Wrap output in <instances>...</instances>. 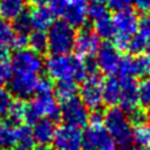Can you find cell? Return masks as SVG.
I'll use <instances>...</instances> for the list:
<instances>
[{
    "mask_svg": "<svg viewBox=\"0 0 150 150\" xmlns=\"http://www.w3.org/2000/svg\"><path fill=\"white\" fill-rule=\"evenodd\" d=\"M94 32L100 39L103 40H109L114 36V25L109 15L94 21Z\"/></svg>",
    "mask_w": 150,
    "mask_h": 150,
    "instance_id": "d4e9b609",
    "label": "cell"
},
{
    "mask_svg": "<svg viewBox=\"0 0 150 150\" xmlns=\"http://www.w3.org/2000/svg\"><path fill=\"white\" fill-rule=\"evenodd\" d=\"M129 150H143V149H141V148H132V149H129Z\"/></svg>",
    "mask_w": 150,
    "mask_h": 150,
    "instance_id": "b9f144b4",
    "label": "cell"
},
{
    "mask_svg": "<svg viewBox=\"0 0 150 150\" xmlns=\"http://www.w3.org/2000/svg\"><path fill=\"white\" fill-rule=\"evenodd\" d=\"M132 142H135L138 146H150V123L143 122L136 124L132 129Z\"/></svg>",
    "mask_w": 150,
    "mask_h": 150,
    "instance_id": "cb8c5ba5",
    "label": "cell"
},
{
    "mask_svg": "<svg viewBox=\"0 0 150 150\" xmlns=\"http://www.w3.org/2000/svg\"><path fill=\"white\" fill-rule=\"evenodd\" d=\"M150 74V54H138L132 59V76L144 77Z\"/></svg>",
    "mask_w": 150,
    "mask_h": 150,
    "instance_id": "484cf974",
    "label": "cell"
},
{
    "mask_svg": "<svg viewBox=\"0 0 150 150\" xmlns=\"http://www.w3.org/2000/svg\"><path fill=\"white\" fill-rule=\"evenodd\" d=\"M87 15L93 21L100 20L104 16H108V9L103 4H97V2H91L87 7Z\"/></svg>",
    "mask_w": 150,
    "mask_h": 150,
    "instance_id": "1f68e13d",
    "label": "cell"
},
{
    "mask_svg": "<svg viewBox=\"0 0 150 150\" xmlns=\"http://www.w3.org/2000/svg\"><path fill=\"white\" fill-rule=\"evenodd\" d=\"M34 150H54L49 144H38Z\"/></svg>",
    "mask_w": 150,
    "mask_h": 150,
    "instance_id": "f35d334b",
    "label": "cell"
},
{
    "mask_svg": "<svg viewBox=\"0 0 150 150\" xmlns=\"http://www.w3.org/2000/svg\"><path fill=\"white\" fill-rule=\"evenodd\" d=\"M28 15H29L32 28H34L35 30L46 32L54 23L55 14L50 9V7H47L45 5L36 6L35 8H33L30 11V13Z\"/></svg>",
    "mask_w": 150,
    "mask_h": 150,
    "instance_id": "2e32d148",
    "label": "cell"
},
{
    "mask_svg": "<svg viewBox=\"0 0 150 150\" xmlns=\"http://www.w3.org/2000/svg\"><path fill=\"white\" fill-rule=\"evenodd\" d=\"M11 66L14 75L39 77L45 68L41 54L32 50L30 48L16 49L11 59Z\"/></svg>",
    "mask_w": 150,
    "mask_h": 150,
    "instance_id": "52a82bcc",
    "label": "cell"
},
{
    "mask_svg": "<svg viewBox=\"0 0 150 150\" xmlns=\"http://www.w3.org/2000/svg\"><path fill=\"white\" fill-rule=\"evenodd\" d=\"M137 95L139 104L150 108V77H144L137 84Z\"/></svg>",
    "mask_w": 150,
    "mask_h": 150,
    "instance_id": "f1b7e54d",
    "label": "cell"
},
{
    "mask_svg": "<svg viewBox=\"0 0 150 150\" xmlns=\"http://www.w3.org/2000/svg\"><path fill=\"white\" fill-rule=\"evenodd\" d=\"M13 29H14V32L18 33V34H26V35H28V33H29L30 29H32L29 15H28L27 13H22L20 16H18V18L14 20Z\"/></svg>",
    "mask_w": 150,
    "mask_h": 150,
    "instance_id": "f546056e",
    "label": "cell"
},
{
    "mask_svg": "<svg viewBox=\"0 0 150 150\" xmlns=\"http://www.w3.org/2000/svg\"><path fill=\"white\" fill-rule=\"evenodd\" d=\"M14 34L15 32L13 26L8 21L0 19V60L6 59L9 47L12 46Z\"/></svg>",
    "mask_w": 150,
    "mask_h": 150,
    "instance_id": "44dd1931",
    "label": "cell"
},
{
    "mask_svg": "<svg viewBox=\"0 0 150 150\" xmlns=\"http://www.w3.org/2000/svg\"><path fill=\"white\" fill-rule=\"evenodd\" d=\"M122 56L120 50L111 43H103L96 53V67L107 75H115L118 71Z\"/></svg>",
    "mask_w": 150,
    "mask_h": 150,
    "instance_id": "8fae6325",
    "label": "cell"
},
{
    "mask_svg": "<svg viewBox=\"0 0 150 150\" xmlns=\"http://www.w3.org/2000/svg\"><path fill=\"white\" fill-rule=\"evenodd\" d=\"M88 127L83 132L82 150H114V142L103 125L101 115L89 117Z\"/></svg>",
    "mask_w": 150,
    "mask_h": 150,
    "instance_id": "5b68a950",
    "label": "cell"
},
{
    "mask_svg": "<svg viewBox=\"0 0 150 150\" xmlns=\"http://www.w3.org/2000/svg\"><path fill=\"white\" fill-rule=\"evenodd\" d=\"M109 8L114 12H122L130 9V7L134 5V0H108Z\"/></svg>",
    "mask_w": 150,
    "mask_h": 150,
    "instance_id": "e575fe53",
    "label": "cell"
},
{
    "mask_svg": "<svg viewBox=\"0 0 150 150\" xmlns=\"http://www.w3.org/2000/svg\"><path fill=\"white\" fill-rule=\"evenodd\" d=\"M59 115L60 108L57 105L52 82L47 79H39L33 98L26 104L25 120L29 123H35L40 118L47 117L54 120Z\"/></svg>",
    "mask_w": 150,
    "mask_h": 150,
    "instance_id": "7a4b0ae2",
    "label": "cell"
},
{
    "mask_svg": "<svg viewBox=\"0 0 150 150\" xmlns=\"http://www.w3.org/2000/svg\"><path fill=\"white\" fill-rule=\"evenodd\" d=\"M62 16L67 23L73 27H82L87 21V7L84 1L68 0Z\"/></svg>",
    "mask_w": 150,
    "mask_h": 150,
    "instance_id": "9a60e30c",
    "label": "cell"
},
{
    "mask_svg": "<svg viewBox=\"0 0 150 150\" xmlns=\"http://www.w3.org/2000/svg\"><path fill=\"white\" fill-rule=\"evenodd\" d=\"M112 20L114 25V46L120 50L128 49L130 39L137 34L139 28V20L135 12L131 9L117 12Z\"/></svg>",
    "mask_w": 150,
    "mask_h": 150,
    "instance_id": "277c9868",
    "label": "cell"
},
{
    "mask_svg": "<svg viewBox=\"0 0 150 150\" xmlns=\"http://www.w3.org/2000/svg\"><path fill=\"white\" fill-rule=\"evenodd\" d=\"M0 150H8V149H4V148H0Z\"/></svg>",
    "mask_w": 150,
    "mask_h": 150,
    "instance_id": "7bdbcfd3",
    "label": "cell"
},
{
    "mask_svg": "<svg viewBox=\"0 0 150 150\" xmlns=\"http://www.w3.org/2000/svg\"><path fill=\"white\" fill-rule=\"evenodd\" d=\"M35 141L32 129L28 125H19L16 129V138L13 149L14 150H34Z\"/></svg>",
    "mask_w": 150,
    "mask_h": 150,
    "instance_id": "ffe728a7",
    "label": "cell"
},
{
    "mask_svg": "<svg viewBox=\"0 0 150 150\" xmlns=\"http://www.w3.org/2000/svg\"><path fill=\"white\" fill-rule=\"evenodd\" d=\"M28 45V35L26 34H14L13 41H12V47H14L15 49H22L26 48V46Z\"/></svg>",
    "mask_w": 150,
    "mask_h": 150,
    "instance_id": "8d00e7d4",
    "label": "cell"
},
{
    "mask_svg": "<svg viewBox=\"0 0 150 150\" xmlns=\"http://www.w3.org/2000/svg\"><path fill=\"white\" fill-rule=\"evenodd\" d=\"M101 46V40L96 33L89 28H82L74 40V50L81 59H88L94 56Z\"/></svg>",
    "mask_w": 150,
    "mask_h": 150,
    "instance_id": "7c38bea8",
    "label": "cell"
},
{
    "mask_svg": "<svg viewBox=\"0 0 150 150\" xmlns=\"http://www.w3.org/2000/svg\"><path fill=\"white\" fill-rule=\"evenodd\" d=\"M139 34L144 38L148 45V50L150 54V16H145L142 21H139Z\"/></svg>",
    "mask_w": 150,
    "mask_h": 150,
    "instance_id": "d590c367",
    "label": "cell"
},
{
    "mask_svg": "<svg viewBox=\"0 0 150 150\" xmlns=\"http://www.w3.org/2000/svg\"><path fill=\"white\" fill-rule=\"evenodd\" d=\"M12 76H13V69L11 62L7 61L6 59L0 60V83L9 82Z\"/></svg>",
    "mask_w": 150,
    "mask_h": 150,
    "instance_id": "836d02e7",
    "label": "cell"
},
{
    "mask_svg": "<svg viewBox=\"0 0 150 150\" xmlns=\"http://www.w3.org/2000/svg\"><path fill=\"white\" fill-rule=\"evenodd\" d=\"M82 138L80 128L64 123L55 130L52 143L54 150H82Z\"/></svg>",
    "mask_w": 150,
    "mask_h": 150,
    "instance_id": "9c48e42d",
    "label": "cell"
},
{
    "mask_svg": "<svg viewBox=\"0 0 150 150\" xmlns=\"http://www.w3.org/2000/svg\"><path fill=\"white\" fill-rule=\"evenodd\" d=\"M103 81L100 75L93 73L88 75L82 83L80 95L81 101L90 110H98L103 104Z\"/></svg>",
    "mask_w": 150,
    "mask_h": 150,
    "instance_id": "ba28073f",
    "label": "cell"
},
{
    "mask_svg": "<svg viewBox=\"0 0 150 150\" xmlns=\"http://www.w3.org/2000/svg\"><path fill=\"white\" fill-rule=\"evenodd\" d=\"M102 118L114 144L123 149L128 148L132 142V127L128 112L120 107L112 105L105 110Z\"/></svg>",
    "mask_w": 150,
    "mask_h": 150,
    "instance_id": "3957f363",
    "label": "cell"
},
{
    "mask_svg": "<svg viewBox=\"0 0 150 150\" xmlns=\"http://www.w3.org/2000/svg\"><path fill=\"white\" fill-rule=\"evenodd\" d=\"M28 45L30 46V49L41 54L48 49V41H47V34L41 30H34L28 36Z\"/></svg>",
    "mask_w": 150,
    "mask_h": 150,
    "instance_id": "4316f807",
    "label": "cell"
},
{
    "mask_svg": "<svg viewBox=\"0 0 150 150\" xmlns=\"http://www.w3.org/2000/svg\"><path fill=\"white\" fill-rule=\"evenodd\" d=\"M32 129L33 137L35 143L38 144H50L53 142V137L55 134V123L52 118H40L35 123Z\"/></svg>",
    "mask_w": 150,
    "mask_h": 150,
    "instance_id": "e0dca14e",
    "label": "cell"
},
{
    "mask_svg": "<svg viewBox=\"0 0 150 150\" xmlns=\"http://www.w3.org/2000/svg\"><path fill=\"white\" fill-rule=\"evenodd\" d=\"M7 115H8V120L15 124L23 121L26 115V103L20 98L13 101L8 109Z\"/></svg>",
    "mask_w": 150,
    "mask_h": 150,
    "instance_id": "83f0119b",
    "label": "cell"
},
{
    "mask_svg": "<svg viewBox=\"0 0 150 150\" xmlns=\"http://www.w3.org/2000/svg\"><path fill=\"white\" fill-rule=\"evenodd\" d=\"M148 49V45H146V41L144 40V38L138 33V34H135L130 41H129V45H128V50L131 52L132 54H142L144 50Z\"/></svg>",
    "mask_w": 150,
    "mask_h": 150,
    "instance_id": "4dcf8cb0",
    "label": "cell"
},
{
    "mask_svg": "<svg viewBox=\"0 0 150 150\" xmlns=\"http://www.w3.org/2000/svg\"><path fill=\"white\" fill-rule=\"evenodd\" d=\"M39 77L13 75L9 80V93L15 95L18 98H26L34 94Z\"/></svg>",
    "mask_w": 150,
    "mask_h": 150,
    "instance_id": "5bb4252c",
    "label": "cell"
},
{
    "mask_svg": "<svg viewBox=\"0 0 150 150\" xmlns=\"http://www.w3.org/2000/svg\"><path fill=\"white\" fill-rule=\"evenodd\" d=\"M122 89V81L120 76H110L103 83V100L110 107L118 104Z\"/></svg>",
    "mask_w": 150,
    "mask_h": 150,
    "instance_id": "ac0fdd59",
    "label": "cell"
},
{
    "mask_svg": "<svg viewBox=\"0 0 150 150\" xmlns=\"http://www.w3.org/2000/svg\"><path fill=\"white\" fill-rule=\"evenodd\" d=\"M122 81V89L118 104L125 112H132L138 109V95H137V83L132 77L120 76Z\"/></svg>",
    "mask_w": 150,
    "mask_h": 150,
    "instance_id": "4fadbf2b",
    "label": "cell"
},
{
    "mask_svg": "<svg viewBox=\"0 0 150 150\" xmlns=\"http://www.w3.org/2000/svg\"><path fill=\"white\" fill-rule=\"evenodd\" d=\"M26 0H0V16L6 21H14L25 13Z\"/></svg>",
    "mask_w": 150,
    "mask_h": 150,
    "instance_id": "d6986e66",
    "label": "cell"
},
{
    "mask_svg": "<svg viewBox=\"0 0 150 150\" xmlns=\"http://www.w3.org/2000/svg\"><path fill=\"white\" fill-rule=\"evenodd\" d=\"M134 5L139 12H150V0H134Z\"/></svg>",
    "mask_w": 150,
    "mask_h": 150,
    "instance_id": "74e56055",
    "label": "cell"
},
{
    "mask_svg": "<svg viewBox=\"0 0 150 150\" xmlns=\"http://www.w3.org/2000/svg\"><path fill=\"white\" fill-rule=\"evenodd\" d=\"M60 115L66 124L74 125L77 128L86 125L90 117L89 109L77 97H73L66 102H62Z\"/></svg>",
    "mask_w": 150,
    "mask_h": 150,
    "instance_id": "30bf717a",
    "label": "cell"
},
{
    "mask_svg": "<svg viewBox=\"0 0 150 150\" xmlns=\"http://www.w3.org/2000/svg\"><path fill=\"white\" fill-rule=\"evenodd\" d=\"M33 4H35L36 6H41V5H45L46 2H48L49 0H30Z\"/></svg>",
    "mask_w": 150,
    "mask_h": 150,
    "instance_id": "ab89813d",
    "label": "cell"
},
{
    "mask_svg": "<svg viewBox=\"0 0 150 150\" xmlns=\"http://www.w3.org/2000/svg\"><path fill=\"white\" fill-rule=\"evenodd\" d=\"M13 102L12 94L0 87V116H5L8 112V109Z\"/></svg>",
    "mask_w": 150,
    "mask_h": 150,
    "instance_id": "d6a6232c",
    "label": "cell"
},
{
    "mask_svg": "<svg viewBox=\"0 0 150 150\" xmlns=\"http://www.w3.org/2000/svg\"><path fill=\"white\" fill-rule=\"evenodd\" d=\"M93 2H97V4H104V2H108V0H91Z\"/></svg>",
    "mask_w": 150,
    "mask_h": 150,
    "instance_id": "60d3db41",
    "label": "cell"
},
{
    "mask_svg": "<svg viewBox=\"0 0 150 150\" xmlns=\"http://www.w3.org/2000/svg\"><path fill=\"white\" fill-rule=\"evenodd\" d=\"M50 1H52V0H49V2H50Z\"/></svg>",
    "mask_w": 150,
    "mask_h": 150,
    "instance_id": "f6af8a7d",
    "label": "cell"
},
{
    "mask_svg": "<svg viewBox=\"0 0 150 150\" xmlns=\"http://www.w3.org/2000/svg\"><path fill=\"white\" fill-rule=\"evenodd\" d=\"M56 98H59L61 102H66L73 97H75L77 93V86L74 81H59L55 89H54Z\"/></svg>",
    "mask_w": 150,
    "mask_h": 150,
    "instance_id": "603a6c76",
    "label": "cell"
},
{
    "mask_svg": "<svg viewBox=\"0 0 150 150\" xmlns=\"http://www.w3.org/2000/svg\"><path fill=\"white\" fill-rule=\"evenodd\" d=\"M75 29L64 20L54 21L47 33L48 50L52 55L68 54L74 47Z\"/></svg>",
    "mask_w": 150,
    "mask_h": 150,
    "instance_id": "8992f818",
    "label": "cell"
},
{
    "mask_svg": "<svg viewBox=\"0 0 150 150\" xmlns=\"http://www.w3.org/2000/svg\"><path fill=\"white\" fill-rule=\"evenodd\" d=\"M16 124L9 120L2 121L0 123V148L9 149L14 146L16 138Z\"/></svg>",
    "mask_w": 150,
    "mask_h": 150,
    "instance_id": "7402d4cb",
    "label": "cell"
},
{
    "mask_svg": "<svg viewBox=\"0 0 150 150\" xmlns=\"http://www.w3.org/2000/svg\"><path fill=\"white\" fill-rule=\"evenodd\" d=\"M96 64L86 62L79 56L69 54L50 55L45 62V69L52 80L59 81H83L88 75L96 73Z\"/></svg>",
    "mask_w": 150,
    "mask_h": 150,
    "instance_id": "6da1fadb",
    "label": "cell"
},
{
    "mask_svg": "<svg viewBox=\"0 0 150 150\" xmlns=\"http://www.w3.org/2000/svg\"><path fill=\"white\" fill-rule=\"evenodd\" d=\"M146 150H150V146H148V148H146Z\"/></svg>",
    "mask_w": 150,
    "mask_h": 150,
    "instance_id": "ee69618b",
    "label": "cell"
}]
</instances>
